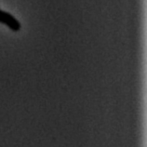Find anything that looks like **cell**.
<instances>
[{
    "label": "cell",
    "instance_id": "cell-1",
    "mask_svg": "<svg viewBox=\"0 0 147 147\" xmlns=\"http://www.w3.org/2000/svg\"><path fill=\"white\" fill-rule=\"evenodd\" d=\"M0 24H5L13 32H19L22 28L21 22L13 15L3 10H0Z\"/></svg>",
    "mask_w": 147,
    "mask_h": 147
}]
</instances>
